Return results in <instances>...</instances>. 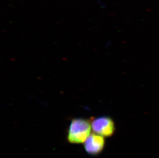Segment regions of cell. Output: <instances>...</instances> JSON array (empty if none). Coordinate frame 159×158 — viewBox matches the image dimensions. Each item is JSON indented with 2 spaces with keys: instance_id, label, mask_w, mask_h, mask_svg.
<instances>
[{
  "instance_id": "obj_1",
  "label": "cell",
  "mask_w": 159,
  "mask_h": 158,
  "mask_svg": "<svg viewBox=\"0 0 159 158\" xmlns=\"http://www.w3.org/2000/svg\"><path fill=\"white\" fill-rule=\"evenodd\" d=\"M92 127L90 120L84 118L72 120L67 131L66 139L71 144H81L90 136Z\"/></svg>"
},
{
  "instance_id": "obj_2",
  "label": "cell",
  "mask_w": 159,
  "mask_h": 158,
  "mask_svg": "<svg viewBox=\"0 0 159 158\" xmlns=\"http://www.w3.org/2000/svg\"><path fill=\"white\" fill-rule=\"evenodd\" d=\"M92 129L95 134L104 137H109L114 134L116 127L111 118L106 116L93 118L90 120Z\"/></svg>"
},
{
  "instance_id": "obj_3",
  "label": "cell",
  "mask_w": 159,
  "mask_h": 158,
  "mask_svg": "<svg viewBox=\"0 0 159 158\" xmlns=\"http://www.w3.org/2000/svg\"><path fill=\"white\" fill-rule=\"evenodd\" d=\"M105 145L104 137L96 134H92L84 143V150L91 156L98 155L102 152Z\"/></svg>"
}]
</instances>
